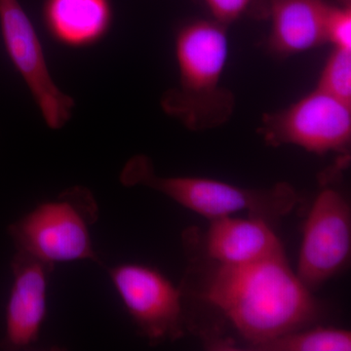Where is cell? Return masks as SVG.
<instances>
[{"label":"cell","instance_id":"6da1fadb","mask_svg":"<svg viewBox=\"0 0 351 351\" xmlns=\"http://www.w3.org/2000/svg\"><path fill=\"white\" fill-rule=\"evenodd\" d=\"M209 262L200 299L230 321L245 348L313 326L319 318V302L287 257L239 265Z\"/></svg>","mask_w":351,"mask_h":351},{"label":"cell","instance_id":"7a4b0ae2","mask_svg":"<svg viewBox=\"0 0 351 351\" xmlns=\"http://www.w3.org/2000/svg\"><path fill=\"white\" fill-rule=\"evenodd\" d=\"M226 25L195 21L176 38L179 82L163 97L166 112L191 130L213 128L228 119L232 96L221 86L228 58Z\"/></svg>","mask_w":351,"mask_h":351},{"label":"cell","instance_id":"3957f363","mask_svg":"<svg viewBox=\"0 0 351 351\" xmlns=\"http://www.w3.org/2000/svg\"><path fill=\"white\" fill-rule=\"evenodd\" d=\"M119 179L128 188L156 191L210 221L245 211L271 223L287 216L301 202L299 193L287 182L248 189L208 178L163 177L156 174L152 159L143 154L127 161Z\"/></svg>","mask_w":351,"mask_h":351},{"label":"cell","instance_id":"277c9868","mask_svg":"<svg viewBox=\"0 0 351 351\" xmlns=\"http://www.w3.org/2000/svg\"><path fill=\"white\" fill-rule=\"evenodd\" d=\"M98 219L93 193L75 186L11 223L8 233L16 250L52 267L85 260L99 263L90 232Z\"/></svg>","mask_w":351,"mask_h":351},{"label":"cell","instance_id":"5b68a950","mask_svg":"<svg viewBox=\"0 0 351 351\" xmlns=\"http://www.w3.org/2000/svg\"><path fill=\"white\" fill-rule=\"evenodd\" d=\"M261 134L274 147L292 145L317 156H348L351 105L316 88L285 110L265 115Z\"/></svg>","mask_w":351,"mask_h":351},{"label":"cell","instance_id":"8992f818","mask_svg":"<svg viewBox=\"0 0 351 351\" xmlns=\"http://www.w3.org/2000/svg\"><path fill=\"white\" fill-rule=\"evenodd\" d=\"M350 256V201L323 178L322 189L304 221L295 274L314 293L348 267Z\"/></svg>","mask_w":351,"mask_h":351},{"label":"cell","instance_id":"52a82bcc","mask_svg":"<svg viewBox=\"0 0 351 351\" xmlns=\"http://www.w3.org/2000/svg\"><path fill=\"white\" fill-rule=\"evenodd\" d=\"M108 272L143 338L156 346L184 337L186 321L181 288L158 269L141 263H120Z\"/></svg>","mask_w":351,"mask_h":351},{"label":"cell","instance_id":"ba28073f","mask_svg":"<svg viewBox=\"0 0 351 351\" xmlns=\"http://www.w3.org/2000/svg\"><path fill=\"white\" fill-rule=\"evenodd\" d=\"M0 29L7 54L46 124L55 130L63 128L73 114L75 101L53 80L38 32L20 0H0Z\"/></svg>","mask_w":351,"mask_h":351},{"label":"cell","instance_id":"9c48e42d","mask_svg":"<svg viewBox=\"0 0 351 351\" xmlns=\"http://www.w3.org/2000/svg\"><path fill=\"white\" fill-rule=\"evenodd\" d=\"M54 267L22 252L11 261L13 280L5 309L0 348L20 350L38 341L47 313L49 274Z\"/></svg>","mask_w":351,"mask_h":351},{"label":"cell","instance_id":"30bf717a","mask_svg":"<svg viewBox=\"0 0 351 351\" xmlns=\"http://www.w3.org/2000/svg\"><path fill=\"white\" fill-rule=\"evenodd\" d=\"M210 221L203 245L211 262L239 265L286 257L283 244L265 219L226 216Z\"/></svg>","mask_w":351,"mask_h":351},{"label":"cell","instance_id":"8fae6325","mask_svg":"<svg viewBox=\"0 0 351 351\" xmlns=\"http://www.w3.org/2000/svg\"><path fill=\"white\" fill-rule=\"evenodd\" d=\"M324 0H269V46L279 55L299 54L326 43Z\"/></svg>","mask_w":351,"mask_h":351},{"label":"cell","instance_id":"7c38bea8","mask_svg":"<svg viewBox=\"0 0 351 351\" xmlns=\"http://www.w3.org/2000/svg\"><path fill=\"white\" fill-rule=\"evenodd\" d=\"M44 20L59 43L82 47L105 36L112 23L110 0H46Z\"/></svg>","mask_w":351,"mask_h":351},{"label":"cell","instance_id":"4fadbf2b","mask_svg":"<svg viewBox=\"0 0 351 351\" xmlns=\"http://www.w3.org/2000/svg\"><path fill=\"white\" fill-rule=\"evenodd\" d=\"M253 351H350L351 332L334 327H307L247 346Z\"/></svg>","mask_w":351,"mask_h":351},{"label":"cell","instance_id":"5bb4252c","mask_svg":"<svg viewBox=\"0 0 351 351\" xmlns=\"http://www.w3.org/2000/svg\"><path fill=\"white\" fill-rule=\"evenodd\" d=\"M316 88L351 105V50L332 48Z\"/></svg>","mask_w":351,"mask_h":351},{"label":"cell","instance_id":"9a60e30c","mask_svg":"<svg viewBox=\"0 0 351 351\" xmlns=\"http://www.w3.org/2000/svg\"><path fill=\"white\" fill-rule=\"evenodd\" d=\"M325 38L332 48L351 50V6L329 3L325 19Z\"/></svg>","mask_w":351,"mask_h":351},{"label":"cell","instance_id":"2e32d148","mask_svg":"<svg viewBox=\"0 0 351 351\" xmlns=\"http://www.w3.org/2000/svg\"><path fill=\"white\" fill-rule=\"evenodd\" d=\"M219 24L228 25L243 15L253 0H204Z\"/></svg>","mask_w":351,"mask_h":351}]
</instances>
